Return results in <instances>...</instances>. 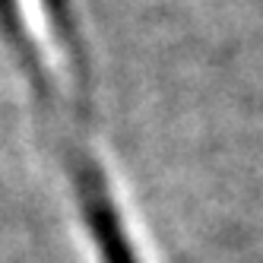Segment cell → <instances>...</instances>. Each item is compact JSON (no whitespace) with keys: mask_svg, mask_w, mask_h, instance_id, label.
<instances>
[{"mask_svg":"<svg viewBox=\"0 0 263 263\" xmlns=\"http://www.w3.org/2000/svg\"><path fill=\"white\" fill-rule=\"evenodd\" d=\"M83 140H80V124H73L67 130V156H70V168H73V178H77L83 210H86V219H89L92 238H96V248L102 254V263H140L134 248H130V241H127V235H124V225L118 219L115 203L108 197L105 178L99 172L96 159L89 156Z\"/></svg>","mask_w":263,"mask_h":263,"instance_id":"cell-1","label":"cell"}]
</instances>
